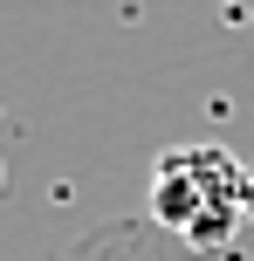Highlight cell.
Returning <instances> with one entry per match:
<instances>
[{
  "instance_id": "obj_1",
  "label": "cell",
  "mask_w": 254,
  "mask_h": 261,
  "mask_svg": "<svg viewBox=\"0 0 254 261\" xmlns=\"http://www.w3.org/2000/svg\"><path fill=\"white\" fill-rule=\"evenodd\" d=\"M254 206L247 165L220 144H172V151L151 165V213L158 227H172L186 248H227L241 213Z\"/></svg>"
},
{
  "instance_id": "obj_2",
  "label": "cell",
  "mask_w": 254,
  "mask_h": 261,
  "mask_svg": "<svg viewBox=\"0 0 254 261\" xmlns=\"http://www.w3.org/2000/svg\"><path fill=\"white\" fill-rule=\"evenodd\" d=\"M0 179H7V172H0Z\"/></svg>"
}]
</instances>
